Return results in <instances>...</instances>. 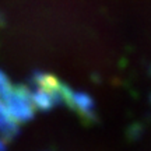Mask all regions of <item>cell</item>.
<instances>
[{"label":"cell","instance_id":"obj_1","mask_svg":"<svg viewBox=\"0 0 151 151\" xmlns=\"http://www.w3.org/2000/svg\"><path fill=\"white\" fill-rule=\"evenodd\" d=\"M7 148H6V141L3 140V139H0V151H6Z\"/></svg>","mask_w":151,"mask_h":151}]
</instances>
